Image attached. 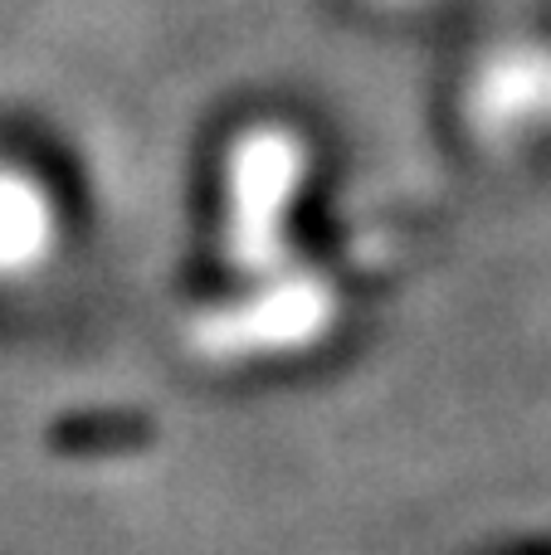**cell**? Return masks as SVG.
Segmentation results:
<instances>
[{"label": "cell", "mask_w": 551, "mask_h": 555, "mask_svg": "<svg viewBox=\"0 0 551 555\" xmlns=\"http://www.w3.org/2000/svg\"><path fill=\"white\" fill-rule=\"evenodd\" d=\"M303 142L289 127H249L230 146V220H225V254L240 273L269 278L289 263L283 220L303 185Z\"/></svg>", "instance_id": "6da1fadb"}, {"label": "cell", "mask_w": 551, "mask_h": 555, "mask_svg": "<svg viewBox=\"0 0 551 555\" xmlns=\"http://www.w3.org/2000/svg\"><path fill=\"white\" fill-rule=\"evenodd\" d=\"M337 293L318 273L279 278L273 287L240 302L210 307L191 322V346L205 361H254V356H283L322 341L337 322Z\"/></svg>", "instance_id": "7a4b0ae2"}, {"label": "cell", "mask_w": 551, "mask_h": 555, "mask_svg": "<svg viewBox=\"0 0 551 555\" xmlns=\"http://www.w3.org/2000/svg\"><path fill=\"white\" fill-rule=\"evenodd\" d=\"M474 122L488 137L551 122V54L547 49H508L488 59L474 78Z\"/></svg>", "instance_id": "3957f363"}, {"label": "cell", "mask_w": 551, "mask_h": 555, "mask_svg": "<svg viewBox=\"0 0 551 555\" xmlns=\"http://www.w3.org/2000/svg\"><path fill=\"white\" fill-rule=\"evenodd\" d=\"M59 215L49 191L20 166H0V278H29L54 259Z\"/></svg>", "instance_id": "277c9868"}, {"label": "cell", "mask_w": 551, "mask_h": 555, "mask_svg": "<svg viewBox=\"0 0 551 555\" xmlns=\"http://www.w3.org/2000/svg\"><path fill=\"white\" fill-rule=\"evenodd\" d=\"M396 5H410V0H396Z\"/></svg>", "instance_id": "5b68a950"}]
</instances>
